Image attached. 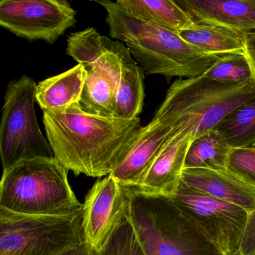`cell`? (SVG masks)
I'll list each match as a JSON object with an SVG mask.
<instances>
[{"label":"cell","mask_w":255,"mask_h":255,"mask_svg":"<svg viewBox=\"0 0 255 255\" xmlns=\"http://www.w3.org/2000/svg\"><path fill=\"white\" fill-rule=\"evenodd\" d=\"M129 196L111 175L100 179L88 192L82 210L85 244L101 252L115 231L128 219Z\"/></svg>","instance_id":"30bf717a"},{"label":"cell","mask_w":255,"mask_h":255,"mask_svg":"<svg viewBox=\"0 0 255 255\" xmlns=\"http://www.w3.org/2000/svg\"><path fill=\"white\" fill-rule=\"evenodd\" d=\"M255 98V78L221 83L204 75L177 79L167 91L153 120L174 132L187 129L193 138L216 129L235 109Z\"/></svg>","instance_id":"7a4b0ae2"},{"label":"cell","mask_w":255,"mask_h":255,"mask_svg":"<svg viewBox=\"0 0 255 255\" xmlns=\"http://www.w3.org/2000/svg\"><path fill=\"white\" fill-rule=\"evenodd\" d=\"M43 122L54 157L75 175L107 177L120 165L143 127L139 118L92 116L79 104L45 111Z\"/></svg>","instance_id":"6da1fadb"},{"label":"cell","mask_w":255,"mask_h":255,"mask_svg":"<svg viewBox=\"0 0 255 255\" xmlns=\"http://www.w3.org/2000/svg\"><path fill=\"white\" fill-rule=\"evenodd\" d=\"M138 20L178 34L195 24L189 14L172 0H118Z\"/></svg>","instance_id":"e0dca14e"},{"label":"cell","mask_w":255,"mask_h":255,"mask_svg":"<svg viewBox=\"0 0 255 255\" xmlns=\"http://www.w3.org/2000/svg\"><path fill=\"white\" fill-rule=\"evenodd\" d=\"M68 170L55 157L21 161L4 170L0 182V207L25 215L78 213V201Z\"/></svg>","instance_id":"3957f363"},{"label":"cell","mask_w":255,"mask_h":255,"mask_svg":"<svg viewBox=\"0 0 255 255\" xmlns=\"http://www.w3.org/2000/svg\"><path fill=\"white\" fill-rule=\"evenodd\" d=\"M171 132L169 127L152 119L143 127L126 157L110 175L126 189L136 188Z\"/></svg>","instance_id":"5bb4252c"},{"label":"cell","mask_w":255,"mask_h":255,"mask_svg":"<svg viewBox=\"0 0 255 255\" xmlns=\"http://www.w3.org/2000/svg\"><path fill=\"white\" fill-rule=\"evenodd\" d=\"M85 70L87 77L79 103L82 111L99 117L115 118L117 83L101 70Z\"/></svg>","instance_id":"ffe728a7"},{"label":"cell","mask_w":255,"mask_h":255,"mask_svg":"<svg viewBox=\"0 0 255 255\" xmlns=\"http://www.w3.org/2000/svg\"><path fill=\"white\" fill-rule=\"evenodd\" d=\"M178 35L199 50L216 56L245 53L244 33L219 25L197 23Z\"/></svg>","instance_id":"ac0fdd59"},{"label":"cell","mask_w":255,"mask_h":255,"mask_svg":"<svg viewBox=\"0 0 255 255\" xmlns=\"http://www.w3.org/2000/svg\"><path fill=\"white\" fill-rule=\"evenodd\" d=\"M97 255H145L133 228L127 219Z\"/></svg>","instance_id":"d4e9b609"},{"label":"cell","mask_w":255,"mask_h":255,"mask_svg":"<svg viewBox=\"0 0 255 255\" xmlns=\"http://www.w3.org/2000/svg\"><path fill=\"white\" fill-rule=\"evenodd\" d=\"M204 76L214 81L228 83H241L255 78L246 53L222 56Z\"/></svg>","instance_id":"cb8c5ba5"},{"label":"cell","mask_w":255,"mask_h":255,"mask_svg":"<svg viewBox=\"0 0 255 255\" xmlns=\"http://www.w3.org/2000/svg\"><path fill=\"white\" fill-rule=\"evenodd\" d=\"M144 71L132 57L128 47L122 58L115 118L133 119L138 117L144 105Z\"/></svg>","instance_id":"d6986e66"},{"label":"cell","mask_w":255,"mask_h":255,"mask_svg":"<svg viewBox=\"0 0 255 255\" xmlns=\"http://www.w3.org/2000/svg\"><path fill=\"white\" fill-rule=\"evenodd\" d=\"M36 88L33 79L26 75L12 80L7 86L0 125L3 171L26 159L54 157L37 119Z\"/></svg>","instance_id":"8992f818"},{"label":"cell","mask_w":255,"mask_h":255,"mask_svg":"<svg viewBox=\"0 0 255 255\" xmlns=\"http://www.w3.org/2000/svg\"><path fill=\"white\" fill-rule=\"evenodd\" d=\"M216 129L232 149L255 147V98L231 112Z\"/></svg>","instance_id":"7402d4cb"},{"label":"cell","mask_w":255,"mask_h":255,"mask_svg":"<svg viewBox=\"0 0 255 255\" xmlns=\"http://www.w3.org/2000/svg\"><path fill=\"white\" fill-rule=\"evenodd\" d=\"M77 11L65 0H2L0 25L19 38L53 44L75 24Z\"/></svg>","instance_id":"9c48e42d"},{"label":"cell","mask_w":255,"mask_h":255,"mask_svg":"<svg viewBox=\"0 0 255 255\" xmlns=\"http://www.w3.org/2000/svg\"><path fill=\"white\" fill-rule=\"evenodd\" d=\"M84 243L82 211L25 215L0 207V255H62Z\"/></svg>","instance_id":"5b68a950"},{"label":"cell","mask_w":255,"mask_h":255,"mask_svg":"<svg viewBox=\"0 0 255 255\" xmlns=\"http://www.w3.org/2000/svg\"><path fill=\"white\" fill-rule=\"evenodd\" d=\"M62 255H97V252L89 249L86 244L82 245L80 247L68 251Z\"/></svg>","instance_id":"f1b7e54d"},{"label":"cell","mask_w":255,"mask_h":255,"mask_svg":"<svg viewBox=\"0 0 255 255\" xmlns=\"http://www.w3.org/2000/svg\"><path fill=\"white\" fill-rule=\"evenodd\" d=\"M195 23L255 32V0H175Z\"/></svg>","instance_id":"9a60e30c"},{"label":"cell","mask_w":255,"mask_h":255,"mask_svg":"<svg viewBox=\"0 0 255 255\" xmlns=\"http://www.w3.org/2000/svg\"><path fill=\"white\" fill-rule=\"evenodd\" d=\"M128 219L145 255H220L177 214L167 198L127 189Z\"/></svg>","instance_id":"277c9868"},{"label":"cell","mask_w":255,"mask_h":255,"mask_svg":"<svg viewBox=\"0 0 255 255\" xmlns=\"http://www.w3.org/2000/svg\"><path fill=\"white\" fill-rule=\"evenodd\" d=\"M181 183L216 199L238 206L249 214L255 212V189L227 168H186Z\"/></svg>","instance_id":"4fadbf2b"},{"label":"cell","mask_w":255,"mask_h":255,"mask_svg":"<svg viewBox=\"0 0 255 255\" xmlns=\"http://www.w3.org/2000/svg\"><path fill=\"white\" fill-rule=\"evenodd\" d=\"M126 46L144 74H159L169 79L204 75L222 57L191 45L177 33L147 23L140 38Z\"/></svg>","instance_id":"ba28073f"},{"label":"cell","mask_w":255,"mask_h":255,"mask_svg":"<svg viewBox=\"0 0 255 255\" xmlns=\"http://www.w3.org/2000/svg\"><path fill=\"white\" fill-rule=\"evenodd\" d=\"M87 73L81 64L37 84L36 102L45 111L65 110L81 99Z\"/></svg>","instance_id":"2e32d148"},{"label":"cell","mask_w":255,"mask_h":255,"mask_svg":"<svg viewBox=\"0 0 255 255\" xmlns=\"http://www.w3.org/2000/svg\"><path fill=\"white\" fill-rule=\"evenodd\" d=\"M232 148L216 129L192 139L185 162L186 168L225 170Z\"/></svg>","instance_id":"44dd1931"},{"label":"cell","mask_w":255,"mask_h":255,"mask_svg":"<svg viewBox=\"0 0 255 255\" xmlns=\"http://www.w3.org/2000/svg\"><path fill=\"white\" fill-rule=\"evenodd\" d=\"M245 53L247 56L255 77V32L244 33Z\"/></svg>","instance_id":"83f0119b"},{"label":"cell","mask_w":255,"mask_h":255,"mask_svg":"<svg viewBox=\"0 0 255 255\" xmlns=\"http://www.w3.org/2000/svg\"><path fill=\"white\" fill-rule=\"evenodd\" d=\"M128 47L101 35L95 28L71 33L67 41L66 54L84 68H96L119 83L122 58Z\"/></svg>","instance_id":"7c38bea8"},{"label":"cell","mask_w":255,"mask_h":255,"mask_svg":"<svg viewBox=\"0 0 255 255\" xmlns=\"http://www.w3.org/2000/svg\"><path fill=\"white\" fill-rule=\"evenodd\" d=\"M194 231L220 255H240L249 213L238 206L209 196L180 183L167 198Z\"/></svg>","instance_id":"52a82bcc"},{"label":"cell","mask_w":255,"mask_h":255,"mask_svg":"<svg viewBox=\"0 0 255 255\" xmlns=\"http://www.w3.org/2000/svg\"><path fill=\"white\" fill-rule=\"evenodd\" d=\"M107 12L110 36L123 44H131L140 38L144 22L129 14L120 4L112 1H98Z\"/></svg>","instance_id":"603a6c76"},{"label":"cell","mask_w":255,"mask_h":255,"mask_svg":"<svg viewBox=\"0 0 255 255\" xmlns=\"http://www.w3.org/2000/svg\"><path fill=\"white\" fill-rule=\"evenodd\" d=\"M240 255H255V212L249 214L247 225L242 240Z\"/></svg>","instance_id":"4316f807"},{"label":"cell","mask_w":255,"mask_h":255,"mask_svg":"<svg viewBox=\"0 0 255 255\" xmlns=\"http://www.w3.org/2000/svg\"><path fill=\"white\" fill-rule=\"evenodd\" d=\"M192 139L193 134L189 129L171 130L138 186L129 189L157 198L174 195L181 183L186 154Z\"/></svg>","instance_id":"8fae6325"},{"label":"cell","mask_w":255,"mask_h":255,"mask_svg":"<svg viewBox=\"0 0 255 255\" xmlns=\"http://www.w3.org/2000/svg\"><path fill=\"white\" fill-rule=\"evenodd\" d=\"M228 169L255 189V147L232 149Z\"/></svg>","instance_id":"484cf974"}]
</instances>
